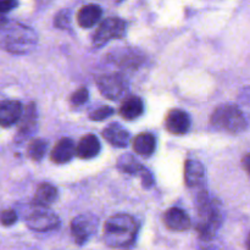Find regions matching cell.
<instances>
[{"instance_id": "6da1fadb", "label": "cell", "mask_w": 250, "mask_h": 250, "mask_svg": "<svg viewBox=\"0 0 250 250\" xmlns=\"http://www.w3.org/2000/svg\"><path fill=\"white\" fill-rule=\"evenodd\" d=\"M36 32L19 22L0 16V46L14 54H27L37 45Z\"/></svg>"}, {"instance_id": "7a4b0ae2", "label": "cell", "mask_w": 250, "mask_h": 250, "mask_svg": "<svg viewBox=\"0 0 250 250\" xmlns=\"http://www.w3.org/2000/svg\"><path fill=\"white\" fill-rule=\"evenodd\" d=\"M198 224L197 232L203 241L212 239L222 225V208L219 200L214 199L207 193L200 190L197 199Z\"/></svg>"}, {"instance_id": "3957f363", "label": "cell", "mask_w": 250, "mask_h": 250, "mask_svg": "<svg viewBox=\"0 0 250 250\" xmlns=\"http://www.w3.org/2000/svg\"><path fill=\"white\" fill-rule=\"evenodd\" d=\"M138 229L139 225L133 216L114 215L104 225V241L111 248H127L134 243Z\"/></svg>"}, {"instance_id": "277c9868", "label": "cell", "mask_w": 250, "mask_h": 250, "mask_svg": "<svg viewBox=\"0 0 250 250\" xmlns=\"http://www.w3.org/2000/svg\"><path fill=\"white\" fill-rule=\"evenodd\" d=\"M210 122L215 128L233 134L242 133L248 126L243 111L233 104H222L217 106L212 112Z\"/></svg>"}, {"instance_id": "5b68a950", "label": "cell", "mask_w": 250, "mask_h": 250, "mask_svg": "<svg viewBox=\"0 0 250 250\" xmlns=\"http://www.w3.org/2000/svg\"><path fill=\"white\" fill-rule=\"evenodd\" d=\"M26 225L33 231H53L60 226V219L46 207L33 204V208L26 216Z\"/></svg>"}, {"instance_id": "8992f818", "label": "cell", "mask_w": 250, "mask_h": 250, "mask_svg": "<svg viewBox=\"0 0 250 250\" xmlns=\"http://www.w3.org/2000/svg\"><path fill=\"white\" fill-rule=\"evenodd\" d=\"M126 32V22L119 17H109L104 20L92 37L93 45L103 46L112 39H120Z\"/></svg>"}, {"instance_id": "52a82bcc", "label": "cell", "mask_w": 250, "mask_h": 250, "mask_svg": "<svg viewBox=\"0 0 250 250\" xmlns=\"http://www.w3.org/2000/svg\"><path fill=\"white\" fill-rule=\"evenodd\" d=\"M98 89L110 100H119L124 97L128 90V84L125 77L119 73H109L97 77Z\"/></svg>"}, {"instance_id": "ba28073f", "label": "cell", "mask_w": 250, "mask_h": 250, "mask_svg": "<svg viewBox=\"0 0 250 250\" xmlns=\"http://www.w3.org/2000/svg\"><path fill=\"white\" fill-rule=\"evenodd\" d=\"M98 229V219L94 215L83 214L71 222V234L77 244L82 246L94 234Z\"/></svg>"}, {"instance_id": "9c48e42d", "label": "cell", "mask_w": 250, "mask_h": 250, "mask_svg": "<svg viewBox=\"0 0 250 250\" xmlns=\"http://www.w3.org/2000/svg\"><path fill=\"white\" fill-rule=\"evenodd\" d=\"M117 168L122 172L129 173V175H136L142 178V185L144 188H150L154 186V177L146 166L142 165L134 156L129 154L120 156L117 160Z\"/></svg>"}, {"instance_id": "30bf717a", "label": "cell", "mask_w": 250, "mask_h": 250, "mask_svg": "<svg viewBox=\"0 0 250 250\" xmlns=\"http://www.w3.org/2000/svg\"><path fill=\"white\" fill-rule=\"evenodd\" d=\"M190 117L181 109H172L168 111L165 119V127L172 134H185L190 128Z\"/></svg>"}, {"instance_id": "8fae6325", "label": "cell", "mask_w": 250, "mask_h": 250, "mask_svg": "<svg viewBox=\"0 0 250 250\" xmlns=\"http://www.w3.org/2000/svg\"><path fill=\"white\" fill-rule=\"evenodd\" d=\"M164 224L171 231H187L192 226L190 217L180 208H170L164 215Z\"/></svg>"}, {"instance_id": "7c38bea8", "label": "cell", "mask_w": 250, "mask_h": 250, "mask_svg": "<svg viewBox=\"0 0 250 250\" xmlns=\"http://www.w3.org/2000/svg\"><path fill=\"white\" fill-rule=\"evenodd\" d=\"M22 111L21 103L17 100H0V126H14L20 121Z\"/></svg>"}, {"instance_id": "4fadbf2b", "label": "cell", "mask_w": 250, "mask_h": 250, "mask_svg": "<svg viewBox=\"0 0 250 250\" xmlns=\"http://www.w3.org/2000/svg\"><path fill=\"white\" fill-rule=\"evenodd\" d=\"M76 155L75 142L71 138H61L50 153V159L55 164H66Z\"/></svg>"}, {"instance_id": "5bb4252c", "label": "cell", "mask_w": 250, "mask_h": 250, "mask_svg": "<svg viewBox=\"0 0 250 250\" xmlns=\"http://www.w3.org/2000/svg\"><path fill=\"white\" fill-rule=\"evenodd\" d=\"M185 181L189 188L203 187L205 182V168L198 160H187L185 164Z\"/></svg>"}, {"instance_id": "9a60e30c", "label": "cell", "mask_w": 250, "mask_h": 250, "mask_svg": "<svg viewBox=\"0 0 250 250\" xmlns=\"http://www.w3.org/2000/svg\"><path fill=\"white\" fill-rule=\"evenodd\" d=\"M100 149L102 146L98 137L92 133L85 134L76 146V155L81 159H93L100 153Z\"/></svg>"}, {"instance_id": "2e32d148", "label": "cell", "mask_w": 250, "mask_h": 250, "mask_svg": "<svg viewBox=\"0 0 250 250\" xmlns=\"http://www.w3.org/2000/svg\"><path fill=\"white\" fill-rule=\"evenodd\" d=\"M103 15V10L99 5H84L77 12V22L82 28H90L99 22Z\"/></svg>"}, {"instance_id": "e0dca14e", "label": "cell", "mask_w": 250, "mask_h": 250, "mask_svg": "<svg viewBox=\"0 0 250 250\" xmlns=\"http://www.w3.org/2000/svg\"><path fill=\"white\" fill-rule=\"evenodd\" d=\"M103 137L116 148H125L129 141V133L119 124L109 125L103 131Z\"/></svg>"}, {"instance_id": "ac0fdd59", "label": "cell", "mask_w": 250, "mask_h": 250, "mask_svg": "<svg viewBox=\"0 0 250 250\" xmlns=\"http://www.w3.org/2000/svg\"><path fill=\"white\" fill-rule=\"evenodd\" d=\"M144 104L139 97H128L120 107V115L127 121H133L143 115Z\"/></svg>"}, {"instance_id": "d6986e66", "label": "cell", "mask_w": 250, "mask_h": 250, "mask_svg": "<svg viewBox=\"0 0 250 250\" xmlns=\"http://www.w3.org/2000/svg\"><path fill=\"white\" fill-rule=\"evenodd\" d=\"M156 148V139L149 132H143L139 133L136 138L133 139V150L138 155L143 158H149L154 154Z\"/></svg>"}, {"instance_id": "ffe728a7", "label": "cell", "mask_w": 250, "mask_h": 250, "mask_svg": "<svg viewBox=\"0 0 250 250\" xmlns=\"http://www.w3.org/2000/svg\"><path fill=\"white\" fill-rule=\"evenodd\" d=\"M58 189L54 186L49 185V183H42L37 189L36 194H34L32 204L48 207L58 199Z\"/></svg>"}, {"instance_id": "44dd1931", "label": "cell", "mask_w": 250, "mask_h": 250, "mask_svg": "<svg viewBox=\"0 0 250 250\" xmlns=\"http://www.w3.org/2000/svg\"><path fill=\"white\" fill-rule=\"evenodd\" d=\"M37 124V109L34 103H31L28 106L22 111L21 117H20V126L19 132L21 134H29L34 128Z\"/></svg>"}, {"instance_id": "7402d4cb", "label": "cell", "mask_w": 250, "mask_h": 250, "mask_svg": "<svg viewBox=\"0 0 250 250\" xmlns=\"http://www.w3.org/2000/svg\"><path fill=\"white\" fill-rule=\"evenodd\" d=\"M46 149H48V142L45 139L37 138L29 143L27 154H28L29 159H32L33 161H41L45 155Z\"/></svg>"}, {"instance_id": "603a6c76", "label": "cell", "mask_w": 250, "mask_h": 250, "mask_svg": "<svg viewBox=\"0 0 250 250\" xmlns=\"http://www.w3.org/2000/svg\"><path fill=\"white\" fill-rule=\"evenodd\" d=\"M114 114V109H112L111 106H107V105H105V106H102L99 107V109L94 110V111L90 112L89 115V119L92 120V121H103V120L107 119V117H110L111 115Z\"/></svg>"}, {"instance_id": "cb8c5ba5", "label": "cell", "mask_w": 250, "mask_h": 250, "mask_svg": "<svg viewBox=\"0 0 250 250\" xmlns=\"http://www.w3.org/2000/svg\"><path fill=\"white\" fill-rule=\"evenodd\" d=\"M17 221V214L12 209L4 210V211L0 212V224L5 227L12 226V225L16 224Z\"/></svg>"}, {"instance_id": "d4e9b609", "label": "cell", "mask_w": 250, "mask_h": 250, "mask_svg": "<svg viewBox=\"0 0 250 250\" xmlns=\"http://www.w3.org/2000/svg\"><path fill=\"white\" fill-rule=\"evenodd\" d=\"M88 90L85 88H80L78 90H76L72 95H71V104L73 105H82L84 104L85 102L88 100Z\"/></svg>"}, {"instance_id": "484cf974", "label": "cell", "mask_w": 250, "mask_h": 250, "mask_svg": "<svg viewBox=\"0 0 250 250\" xmlns=\"http://www.w3.org/2000/svg\"><path fill=\"white\" fill-rule=\"evenodd\" d=\"M54 23H55V27L61 29H66L68 26H70V15H68V11L63 10V11L59 12L55 16V20H54Z\"/></svg>"}, {"instance_id": "4316f807", "label": "cell", "mask_w": 250, "mask_h": 250, "mask_svg": "<svg viewBox=\"0 0 250 250\" xmlns=\"http://www.w3.org/2000/svg\"><path fill=\"white\" fill-rule=\"evenodd\" d=\"M19 5L17 0H0V15L10 12Z\"/></svg>"}, {"instance_id": "83f0119b", "label": "cell", "mask_w": 250, "mask_h": 250, "mask_svg": "<svg viewBox=\"0 0 250 250\" xmlns=\"http://www.w3.org/2000/svg\"><path fill=\"white\" fill-rule=\"evenodd\" d=\"M242 166H243L244 171L250 176V153L242 159Z\"/></svg>"}, {"instance_id": "f1b7e54d", "label": "cell", "mask_w": 250, "mask_h": 250, "mask_svg": "<svg viewBox=\"0 0 250 250\" xmlns=\"http://www.w3.org/2000/svg\"><path fill=\"white\" fill-rule=\"evenodd\" d=\"M247 248L250 249V233H249V236H248V241H247Z\"/></svg>"}, {"instance_id": "f546056e", "label": "cell", "mask_w": 250, "mask_h": 250, "mask_svg": "<svg viewBox=\"0 0 250 250\" xmlns=\"http://www.w3.org/2000/svg\"><path fill=\"white\" fill-rule=\"evenodd\" d=\"M111 1H114V2H121L122 0H111Z\"/></svg>"}]
</instances>
